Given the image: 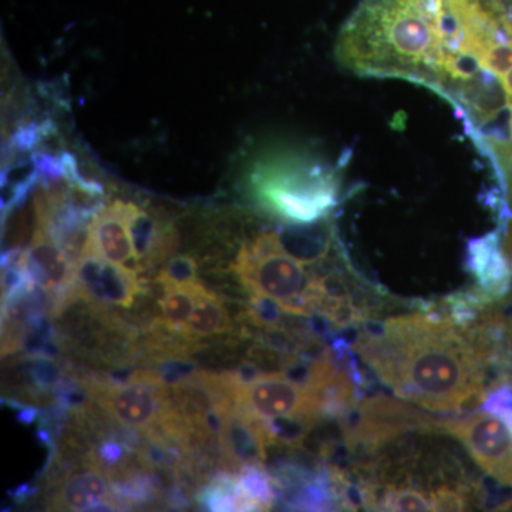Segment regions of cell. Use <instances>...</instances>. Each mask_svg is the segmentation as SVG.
Masks as SVG:
<instances>
[{
	"instance_id": "1",
	"label": "cell",
	"mask_w": 512,
	"mask_h": 512,
	"mask_svg": "<svg viewBox=\"0 0 512 512\" xmlns=\"http://www.w3.org/2000/svg\"><path fill=\"white\" fill-rule=\"evenodd\" d=\"M349 72L439 94L478 150L512 134V0H360L338 35Z\"/></svg>"
},
{
	"instance_id": "2",
	"label": "cell",
	"mask_w": 512,
	"mask_h": 512,
	"mask_svg": "<svg viewBox=\"0 0 512 512\" xmlns=\"http://www.w3.org/2000/svg\"><path fill=\"white\" fill-rule=\"evenodd\" d=\"M353 350L397 396L431 412H461L484 402L483 356L460 326L440 313H409L363 329Z\"/></svg>"
},
{
	"instance_id": "3",
	"label": "cell",
	"mask_w": 512,
	"mask_h": 512,
	"mask_svg": "<svg viewBox=\"0 0 512 512\" xmlns=\"http://www.w3.org/2000/svg\"><path fill=\"white\" fill-rule=\"evenodd\" d=\"M339 251L322 261L305 262L284 247L278 229H264L242 242L232 271L249 295L278 303L286 315L326 318L342 293L330 286L335 272L322 269Z\"/></svg>"
},
{
	"instance_id": "4",
	"label": "cell",
	"mask_w": 512,
	"mask_h": 512,
	"mask_svg": "<svg viewBox=\"0 0 512 512\" xmlns=\"http://www.w3.org/2000/svg\"><path fill=\"white\" fill-rule=\"evenodd\" d=\"M338 167L292 150H274L252 161L245 177L249 200L282 224H313L338 208Z\"/></svg>"
},
{
	"instance_id": "5",
	"label": "cell",
	"mask_w": 512,
	"mask_h": 512,
	"mask_svg": "<svg viewBox=\"0 0 512 512\" xmlns=\"http://www.w3.org/2000/svg\"><path fill=\"white\" fill-rule=\"evenodd\" d=\"M234 399L239 409L256 419L292 417L308 420L313 426L325 419L322 394L318 387L298 382L281 370H262L245 383H238L234 377Z\"/></svg>"
},
{
	"instance_id": "6",
	"label": "cell",
	"mask_w": 512,
	"mask_h": 512,
	"mask_svg": "<svg viewBox=\"0 0 512 512\" xmlns=\"http://www.w3.org/2000/svg\"><path fill=\"white\" fill-rule=\"evenodd\" d=\"M355 419L345 426V441L352 450H379L412 431H443L444 419L386 394L360 403Z\"/></svg>"
},
{
	"instance_id": "7",
	"label": "cell",
	"mask_w": 512,
	"mask_h": 512,
	"mask_svg": "<svg viewBox=\"0 0 512 512\" xmlns=\"http://www.w3.org/2000/svg\"><path fill=\"white\" fill-rule=\"evenodd\" d=\"M144 282L133 269L111 264L87 247L74 269V289L101 305L133 308L147 289Z\"/></svg>"
},
{
	"instance_id": "8",
	"label": "cell",
	"mask_w": 512,
	"mask_h": 512,
	"mask_svg": "<svg viewBox=\"0 0 512 512\" xmlns=\"http://www.w3.org/2000/svg\"><path fill=\"white\" fill-rule=\"evenodd\" d=\"M466 268L476 279L470 292L481 308H490L510 293L512 271L501 245L500 232H490L468 242Z\"/></svg>"
},
{
	"instance_id": "9",
	"label": "cell",
	"mask_w": 512,
	"mask_h": 512,
	"mask_svg": "<svg viewBox=\"0 0 512 512\" xmlns=\"http://www.w3.org/2000/svg\"><path fill=\"white\" fill-rule=\"evenodd\" d=\"M49 508L56 511H123L114 498L111 478L93 464L66 474L53 487Z\"/></svg>"
},
{
	"instance_id": "10",
	"label": "cell",
	"mask_w": 512,
	"mask_h": 512,
	"mask_svg": "<svg viewBox=\"0 0 512 512\" xmlns=\"http://www.w3.org/2000/svg\"><path fill=\"white\" fill-rule=\"evenodd\" d=\"M22 264L30 281L55 293L60 303L74 288L76 266L56 244L55 239L37 225L29 248L23 251Z\"/></svg>"
},
{
	"instance_id": "11",
	"label": "cell",
	"mask_w": 512,
	"mask_h": 512,
	"mask_svg": "<svg viewBox=\"0 0 512 512\" xmlns=\"http://www.w3.org/2000/svg\"><path fill=\"white\" fill-rule=\"evenodd\" d=\"M87 248L111 264L126 266L140 275L136 252L127 225V202L104 205L90 224Z\"/></svg>"
},
{
	"instance_id": "12",
	"label": "cell",
	"mask_w": 512,
	"mask_h": 512,
	"mask_svg": "<svg viewBox=\"0 0 512 512\" xmlns=\"http://www.w3.org/2000/svg\"><path fill=\"white\" fill-rule=\"evenodd\" d=\"M232 333H234V323L221 296L205 289L180 335L188 342L198 343L201 339L232 335Z\"/></svg>"
},
{
	"instance_id": "13",
	"label": "cell",
	"mask_w": 512,
	"mask_h": 512,
	"mask_svg": "<svg viewBox=\"0 0 512 512\" xmlns=\"http://www.w3.org/2000/svg\"><path fill=\"white\" fill-rule=\"evenodd\" d=\"M156 285V284H154ZM161 288V296L158 299L161 316L171 332L181 333L185 323L190 319L198 299L205 291V286L200 282H192L185 285H158Z\"/></svg>"
},
{
	"instance_id": "14",
	"label": "cell",
	"mask_w": 512,
	"mask_h": 512,
	"mask_svg": "<svg viewBox=\"0 0 512 512\" xmlns=\"http://www.w3.org/2000/svg\"><path fill=\"white\" fill-rule=\"evenodd\" d=\"M165 222L167 221L156 217L154 212L146 211L134 202H127L128 231H130L134 252H136L137 262L140 265L141 276L144 274V266L156 248Z\"/></svg>"
},
{
	"instance_id": "15",
	"label": "cell",
	"mask_w": 512,
	"mask_h": 512,
	"mask_svg": "<svg viewBox=\"0 0 512 512\" xmlns=\"http://www.w3.org/2000/svg\"><path fill=\"white\" fill-rule=\"evenodd\" d=\"M238 484L256 510L266 511L274 507L276 490L271 473L265 464H247L239 468Z\"/></svg>"
},
{
	"instance_id": "16",
	"label": "cell",
	"mask_w": 512,
	"mask_h": 512,
	"mask_svg": "<svg viewBox=\"0 0 512 512\" xmlns=\"http://www.w3.org/2000/svg\"><path fill=\"white\" fill-rule=\"evenodd\" d=\"M198 282V262L191 255H174L154 278L156 285H185Z\"/></svg>"
},
{
	"instance_id": "17",
	"label": "cell",
	"mask_w": 512,
	"mask_h": 512,
	"mask_svg": "<svg viewBox=\"0 0 512 512\" xmlns=\"http://www.w3.org/2000/svg\"><path fill=\"white\" fill-rule=\"evenodd\" d=\"M467 497L463 491L457 488L441 487L431 493V500H433L434 508L436 511H463L467 507Z\"/></svg>"
},
{
	"instance_id": "18",
	"label": "cell",
	"mask_w": 512,
	"mask_h": 512,
	"mask_svg": "<svg viewBox=\"0 0 512 512\" xmlns=\"http://www.w3.org/2000/svg\"><path fill=\"white\" fill-rule=\"evenodd\" d=\"M510 201L512 202V198ZM503 248L508 261H510L512 271V217L510 224H508L507 231H505V245Z\"/></svg>"
}]
</instances>
